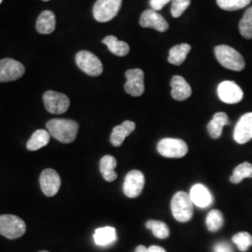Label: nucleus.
<instances>
[{
  "mask_svg": "<svg viewBox=\"0 0 252 252\" xmlns=\"http://www.w3.org/2000/svg\"><path fill=\"white\" fill-rule=\"evenodd\" d=\"M234 139L238 144H245L252 139V112L244 114L237 122L234 131Z\"/></svg>",
  "mask_w": 252,
  "mask_h": 252,
  "instance_id": "2eb2a0df",
  "label": "nucleus"
},
{
  "mask_svg": "<svg viewBox=\"0 0 252 252\" xmlns=\"http://www.w3.org/2000/svg\"><path fill=\"white\" fill-rule=\"evenodd\" d=\"M170 1L171 0H151L150 5H151L152 9L155 10V11H159Z\"/></svg>",
  "mask_w": 252,
  "mask_h": 252,
  "instance_id": "72a5a7b5",
  "label": "nucleus"
},
{
  "mask_svg": "<svg viewBox=\"0 0 252 252\" xmlns=\"http://www.w3.org/2000/svg\"><path fill=\"white\" fill-rule=\"evenodd\" d=\"M229 125V118L224 112H217L207 125V132L212 138H219L222 134L223 126Z\"/></svg>",
  "mask_w": 252,
  "mask_h": 252,
  "instance_id": "aec40b11",
  "label": "nucleus"
},
{
  "mask_svg": "<svg viewBox=\"0 0 252 252\" xmlns=\"http://www.w3.org/2000/svg\"><path fill=\"white\" fill-rule=\"evenodd\" d=\"M190 49L191 47L187 43L174 46L169 51L168 62L175 65L182 64L186 60V57L189 54Z\"/></svg>",
  "mask_w": 252,
  "mask_h": 252,
  "instance_id": "393cba45",
  "label": "nucleus"
},
{
  "mask_svg": "<svg viewBox=\"0 0 252 252\" xmlns=\"http://www.w3.org/2000/svg\"><path fill=\"white\" fill-rule=\"evenodd\" d=\"M123 0H97L93 8L94 19L99 23H107L116 17Z\"/></svg>",
  "mask_w": 252,
  "mask_h": 252,
  "instance_id": "39448f33",
  "label": "nucleus"
},
{
  "mask_svg": "<svg viewBox=\"0 0 252 252\" xmlns=\"http://www.w3.org/2000/svg\"><path fill=\"white\" fill-rule=\"evenodd\" d=\"M2 1H3V0H0V4H1V3H2Z\"/></svg>",
  "mask_w": 252,
  "mask_h": 252,
  "instance_id": "4c0bfd02",
  "label": "nucleus"
},
{
  "mask_svg": "<svg viewBox=\"0 0 252 252\" xmlns=\"http://www.w3.org/2000/svg\"><path fill=\"white\" fill-rule=\"evenodd\" d=\"M252 0H217V4L220 9L234 11L244 9L251 4Z\"/></svg>",
  "mask_w": 252,
  "mask_h": 252,
  "instance_id": "c756f323",
  "label": "nucleus"
},
{
  "mask_svg": "<svg viewBox=\"0 0 252 252\" xmlns=\"http://www.w3.org/2000/svg\"><path fill=\"white\" fill-rule=\"evenodd\" d=\"M224 223V219L222 213L218 209H212L208 212L206 224H207V230L209 232L215 233L219 231Z\"/></svg>",
  "mask_w": 252,
  "mask_h": 252,
  "instance_id": "a878e982",
  "label": "nucleus"
},
{
  "mask_svg": "<svg viewBox=\"0 0 252 252\" xmlns=\"http://www.w3.org/2000/svg\"><path fill=\"white\" fill-rule=\"evenodd\" d=\"M47 252V251H41V252Z\"/></svg>",
  "mask_w": 252,
  "mask_h": 252,
  "instance_id": "e433bc0d",
  "label": "nucleus"
},
{
  "mask_svg": "<svg viewBox=\"0 0 252 252\" xmlns=\"http://www.w3.org/2000/svg\"><path fill=\"white\" fill-rule=\"evenodd\" d=\"M139 24L145 28H153L159 32H165L168 29V24L166 20L162 17L158 11L153 9H146L142 12Z\"/></svg>",
  "mask_w": 252,
  "mask_h": 252,
  "instance_id": "4468645a",
  "label": "nucleus"
},
{
  "mask_svg": "<svg viewBox=\"0 0 252 252\" xmlns=\"http://www.w3.org/2000/svg\"><path fill=\"white\" fill-rule=\"evenodd\" d=\"M145 185V177L139 170H132L126 176L124 182V192L129 198L140 195Z\"/></svg>",
  "mask_w": 252,
  "mask_h": 252,
  "instance_id": "9b49d317",
  "label": "nucleus"
},
{
  "mask_svg": "<svg viewBox=\"0 0 252 252\" xmlns=\"http://www.w3.org/2000/svg\"><path fill=\"white\" fill-rule=\"evenodd\" d=\"M135 252H149V249L146 248L145 246H138V247L135 249Z\"/></svg>",
  "mask_w": 252,
  "mask_h": 252,
  "instance_id": "c9c22d12",
  "label": "nucleus"
},
{
  "mask_svg": "<svg viewBox=\"0 0 252 252\" xmlns=\"http://www.w3.org/2000/svg\"><path fill=\"white\" fill-rule=\"evenodd\" d=\"M102 42L107 45L109 52L117 56H126L130 52L129 45L125 41H120L115 36H106Z\"/></svg>",
  "mask_w": 252,
  "mask_h": 252,
  "instance_id": "b1692460",
  "label": "nucleus"
},
{
  "mask_svg": "<svg viewBox=\"0 0 252 252\" xmlns=\"http://www.w3.org/2000/svg\"><path fill=\"white\" fill-rule=\"evenodd\" d=\"M51 135L44 129H38L33 133L30 139L27 141V148L28 151L35 152L43 147H45L50 142Z\"/></svg>",
  "mask_w": 252,
  "mask_h": 252,
  "instance_id": "5701e85b",
  "label": "nucleus"
},
{
  "mask_svg": "<svg viewBox=\"0 0 252 252\" xmlns=\"http://www.w3.org/2000/svg\"><path fill=\"white\" fill-rule=\"evenodd\" d=\"M172 214L180 222H187L193 215V203L189 194L184 191L175 193L171 201Z\"/></svg>",
  "mask_w": 252,
  "mask_h": 252,
  "instance_id": "7ed1b4c3",
  "label": "nucleus"
},
{
  "mask_svg": "<svg viewBox=\"0 0 252 252\" xmlns=\"http://www.w3.org/2000/svg\"><path fill=\"white\" fill-rule=\"evenodd\" d=\"M213 251L214 252H234L232 247L227 242H223V241L215 244Z\"/></svg>",
  "mask_w": 252,
  "mask_h": 252,
  "instance_id": "473e14b6",
  "label": "nucleus"
},
{
  "mask_svg": "<svg viewBox=\"0 0 252 252\" xmlns=\"http://www.w3.org/2000/svg\"><path fill=\"white\" fill-rule=\"evenodd\" d=\"M125 90L132 96L138 97L144 94V72L139 68L129 69L126 72Z\"/></svg>",
  "mask_w": 252,
  "mask_h": 252,
  "instance_id": "9d476101",
  "label": "nucleus"
},
{
  "mask_svg": "<svg viewBox=\"0 0 252 252\" xmlns=\"http://www.w3.org/2000/svg\"><path fill=\"white\" fill-rule=\"evenodd\" d=\"M239 32L247 39L252 38V7L245 11L243 17L239 22Z\"/></svg>",
  "mask_w": 252,
  "mask_h": 252,
  "instance_id": "c85d7f7f",
  "label": "nucleus"
},
{
  "mask_svg": "<svg viewBox=\"0 0 252 252\" xmlns=\"http://www.w3.org/2000/svg\"><path fill=\"white\" fill-rule=\"evenodd\" d=\"M135 124L131 121H125L121 126H115L110 135V142L114 147H120L124 143L127 135L134 132Z\"/></svg>",
  "mask_w": 252,
  "mask_h": 252,
  "instance_id": "a211bd4d",
  "label": "nucleus"
},
{
  "mask_svg": "<svg viewBox=\"0 0 252 252\" xmlns=\"http://www.w3.org/2000/svg\"><path fill=\"white\" fill-rule=\"evenodd\" d=\"M215 56L223 67L234 71H241L245 68L243 56L234 48L227 45L215 47Z\"/></svg>",
  "mask_w": 252,
  "mask_h": 252,
  "instance_id": "f03ea898",
  "label": "nucleus"
},
{
  "mask_svg": "<svg viewBox=\"0 0 252 252\" xmlns=\"http://www.w3.org/2000/svg\"><path fill=\"white\" fill-rule=\"evenodd\" d=\"M234 242L240 252H247L252 246V234L247 232H240L233 236Z\"/></svg>",
  "mask_w": 252,
  "mask_h": 252,
  "instance_id": "7c9ffc66",
  "label": "nucleus"
},
{
  "mask_svg": "<svg viewBox=\"0 0 252 252\" xmlns=\"http://www.w3.org/2000/svg\"><path fill=\"white\" fill-rule=\"evenodd\" d=\"M41 190L48 197L54 196L61 187V178L57 172L48 168L43 170L39 177Z\"/></svg>",
  "mask_w": 252,
  "mask_h": 252,
  "instance_id": "ddd939ff",
  "label": "nucleus"
},
{
  "mask_svg": "<svg viewBox=\"0 0 252 252\" xmlns=\"http://www.w3.org/2000/svg\"><path fill=\"white\" fill-rule=\"evenodd\" d=\"M94 242L100 247H107L114 243L117 239L116 230L113 227H102L95 230L94 234Z\"/></svg>",
  "mask_w": 252,
  "mask_h": 252,
  "instance_id": "412c9836",
  "label": "nucleus"
},
{
  "mask_svg": "<svg viewBox=\"0 0 252 252\" xmlns=\"http://www.w3.org/2000/svg\"><path fill=\"white\" fill-rule=\"evenodd\" d=\"M46 109L52 114H63L70 106L69 98L61 93L47 91L43 94Z\"/></svg>",
  "mask_w": 252,
  "mask_h": 252,
  "instance_id": "6e6552de",
  "label": "nucleus"
},
{
  "mask_svg": "<svg viewBox=\"0 0 252 252\" xmlns=\"http://www.w3.org/2000/svg\"><path fill=\"white\" fill-rule=\"evenodd\" d=\"M190 0H172L171 14L174 18H179L188 9Z\"/></svg>",
  "mask_w": 252,
  "mask_h": 252,
  "instance_id": "2f4dec72",
  "label": "nucleus"
},
{
  "mask_svg": "<svg viewBox=\"0 0 252 252\" xmlns=\"http://www.w3.org/2000/svg\"><path fill=\"white\" fill-rule=\"evenodd\" d=\"M26 72L25 65L11 58L0 60V82L16 81Z\"/></svg>",
  "mask_w": 252,
  "mask_h": 252,
  "instance_id": "1a4fd4ad",
  "label": "nucleus"
},
{
  "mask_svg": "<svg viewBox=\"0 0 252 252\" xmlns=\"http://www.w3.org/2000/svg\"><path fill=\"white\" fill-rule=\"evenodd\" d=\"M146 227L152 230L154 236L159 239H165L169 236L170 234L168 226L166 225V223L160 220H148L146 223Z\"/></svg>",
  "mask_w": 252,
  "mask_h": 252,
  "instance_id": "cd10ccee",
  "label": "nucleus"
},
{
  "mask_svg": "<svg viewBox=\"0 0 252 252\" xmlns=\"http://www.w3.org/2000/svg\"><path fill=\"white\" fill-rule=\"evenodd\" d=\"M189 197L193 205L201 208H207L213 203V196L211 192L203 184L193 185L189 191Z\"/></svg>",
  "mask_w": 252,
  "mask_h": 252,
  "instance_id": "dca6fc26",
  "label": "nucleus"
},
{
  "mask_svg": "<svg viewBox=\"0 0 252 252\" xmlns=\"http://www.w3.org/2000/svg\"><path fill=\"white\" fill-rule=\"evenodd\" d=\"M218 96L226 104H236L243 99L244 93L234 81H225L218 86Z\"/></svg>",
  "mask_w": 252,
  "mask_h": 252,
  "instance_id": "f8f14e48",
  "label": "nucleus"
},
{
  "mask_svg": "<svg viewBox=\"0 0 252 252\" xmlns=\"http://www.w3.org/2000/svg\"><path fill=\"white\" fill-rule=\"evenodd\" d=\"M246 178H252V164L251 162H245L237 165L230 178V181L234 184H237Z\"/></svg>",
  "mask_w": 252,
  "mask_h": 252,
  "instance_id": "bb28decb",
  "label": "nucleus"
},
{
  "mask_svg": "<svg viewBox=\"0 0 252 252\" xmlns=\"http://www.w3.org/2000/svg\"><path fill=\"white\" fill-rule=\"evenodd\" d=\"M159 153L166 158H182L188 153V145L179 138H163L158 145Z\"/></svg>",
  "mask_w": 252,
  "mask_h": 252,
  "instance_id": "0eeeda50",
  "label": "nucleus"
},
{
  "mask_svg": "<svg viewBox=\"0 0 252 252\" xmlns=\"http://www.w3.org/2000/svg\"><path fill=\"white\" fill-rule=\"evenodd\" d=\"M27 231L26 222L14 215L0 216V234L8 239H16L23 236Z\"/></svg>",
  "mask_w": 252,
  "mask_h": 252,
  "instance_id": "20e7f679",
  "label": "nucleus"
},
{
  "mask_svg": "<svg viewBox=\"0 0 252 252\" xmlns=\"http://www.w3.org/2000/svg\"><path fill=\"white\" fill-rule=\"evenodd\" d=\"M116 166H117V161L111 155H106L100 160V172L104 180H107L108 182H111L117 179V173L115 172Z\"/></svg>",
  "mask_w": 252,
  "mask_h": 252,
  "instance_id": "4be33fe9",
  "label": "nucleus"
},
{
  "mask_svg": "<svg viewBox=\"0 0 252 252\" xmlns=\"http://www.w3.org/2000/svg\"><path fill=\"white\" fill-rule=\"evenodd\" d=\"M43 1H49V0H43Z\"/></svg>",
  "mask_w": 252,
  "mask_h": 252,
  "instance_id": "58836bf2",
  "label": "nucleus"
},
{
  "mask_svg": "<svg viewBox=\"0 0 252 252\" xmlns=\"http://www.w3.org/2000/svg\"><path fill=\"white\" fill-rule=\"evenodd\" d=\"M47 131L56 140L69 144L76 139L79 124L67 119H53L46 124Z\"/></svg>",
  "mask_w": 252,
  "mask_h": 252,
  "instance_id": "f257e3e1",
  "label": "nucleus"
},
{
  "mask_svg": "<svg viewBox=\"0 0 252 252\" xmlns=\"http://www.w3.org/2000/svg\"><path fill=\"white\" fill-rule=\"evenodd\" d=\"M56 26V18L51 10L42 11L36 20V28L39 34H52Z\"/></svg>",
  "mask_w": 252,
  "mask_h": 252,
  "instance_id": "6ab92c4d",
  "label": "nucleus"
},
{
  "mask_svg": "<svg viewBox=\"0 0 252 252\" xmlns=\"http://www.w3.org/2000/svg\"><path fill=\"white\" fill-rule=\"evenodd\" d=\"M76 63L83 72L92 77H97L103 72V64L99 58L88 51H81L76 54Z\"/></svg>",
  "mask_w": 252,
  "mask_h": 252,
  "instance_id": "423d86ee",
  "label": "nucleus"
},
{
  "mask_svg": "<svg viewBox=\"0 0 252 252\" xmlns=\"http://www.w3.org/2000/svg\"><path fill=\"white\" fill-rule=\"evenodd\" d=\"M172 97L178 101H184L188 99L191 95V88L189 83L181 76H174L171 82Z\"/></svg>",
  "mask_w": 252,
  "mask_h": 252,
  "instance_id": "f3484780",
  "label": "nucleus"
},
{
  "mask_svg": "<svg viewBox=\"0 0 252 252\" xmlns=\"http://www.w3.org/2000/svg\"><path fill=\"white\" fill-rule=\"evenodd\" d=\"M148 249H149V252H166L165 250H163L162 248L159 247V246H152Z\"/></svg>",
  "mask_w": 252,
  "mask_h": 252,
  "instance_id": "f704fd0d",
  "label": "nucleus"
}]
</instances>
